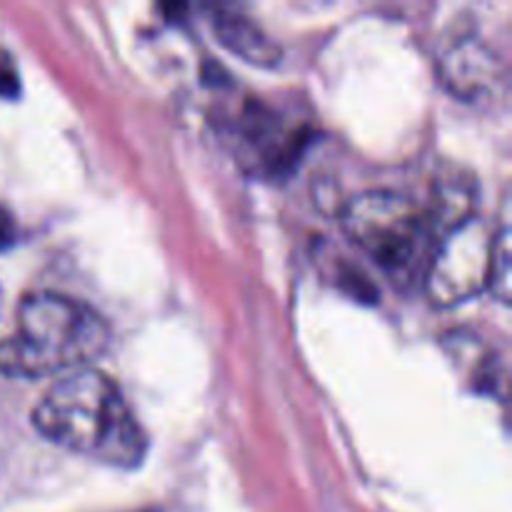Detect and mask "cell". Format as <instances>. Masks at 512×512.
I'll list each match as a JSON object with an SVG mask.
<instances>
[{
	"label": "cell",
	"mask_w": 512,
	"mask_h": 512,
	"mask_svg": "<svg viewBox=\"0 0 512 512\" xmlns=\"http://www.w3.org/2000/svg\"><path fill=\"white\" fill-rule=\"evenodd\" d=\"M0 305H3V290H0Z\"/></svg>",
	"instance_id": "obj_8"
},
{
	"label": "cell",
	"mask_w": 512,
	"mask_h": 512,
	"mask_svg": "<svg viewBox=\"0 0 512 512\" xmlns=\"http://www.w3.org/2000/svg\"><path fill=\"white\" fill-rule=\"evenodd\" d=\"M0 95L3 98L18 95V73H15V65L5 55H0Z\"/></svg>",
	"instance_id": "obj_6"
},
{
	"label": "cell",
	"mask_w": 512,
	"mask_h": 512,
	"mask_svg": "<svg viewBox=\"0 0 512 512\" xmlns=\"http://www.w3.org/2000/svg\"><path fill=\"white\" fill-rule=\"evenodd\" d=\"M495 230L480 215H468L445 230L425 270V295L435 308H455L490 285Z\"/></svg>",
	"instance_id": "obj_4"
},
{
	"label": "cell",
	"mask_w": 512,
	"mask_h": 512,
	"mask_svg": "<svg viewBox=\"0 0 512 512\" xmlns=\"http://www.w3.org/2000/svg\"><path fill=\"white\" fill-rule=\"evenodd\" d=\"M210 25H213L220 43L228 50H233L245 63L260 65V68H273L283 58L280 45L253 18L243 15L240 10L215 8Z\"/></svg>",
	"instance_id": "obj_5"
},
{
	"label": "cell",
	"mask_w": 512,
	"mask_h": 512,
	"mask_svg": "<svg viewBox=\"0 0 512 512\" xmlns=\"http://www.w3.org/2000/svg\"><path fill=\"white\" fill-rule=\"evenodd\" d=\"M343 228L388 273H408L430 238L428 213L410 195L390 188L363 190L343 208Z\"/></svg>",
	"instance_id": "obj_3"
},
{
	"label": "cell",
	"mask_w": 512,
	"mask_h": 512,
	"mask_svg": "<svg viewBox=\"0 0 512 512\" xmlns=\"http://www.w3.org/2000/svg\"><path fill=\"white\" fill-rule=\"evenodd\" d=\"M30 418L45 440L110 468L133 470L148 455V435L123 390L95 368L55 380Z\"/></svg>",
	"instance_id": "obj_1"
},
{
	"label": "cell",
	"mask_w": 512,
	"mask_h": 512,
	"mask_svg": "<svg viewBox=\"0 0 512 512\" xmlns=\"http://www.w3.org/2000/svg\"><path fill=\"white\" fill-rule=\"evenodd\" d=\"M110 328L103 315L53 290L28 293L18 305V328L0 340V375L38 380L90 368L105 353Z\"/></svg>",
	"instance_id": "obj_2"
},
{
	"label": "cell",
	"mask_w": 512,
	"mask_h": 512,
	"mask_svg": "<svg viewBox=\"0 0 512 512\" xmlns=\"http://www.w3.org/2000/svg\"><path fill=\"white\" fill-rule=\"evenodd\" d=\"M13 243V218L0 208V248Z\"/></svg>",
	"instance_id": "obj_7"
}]
</instances>
